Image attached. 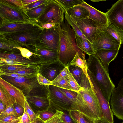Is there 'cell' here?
Here are the masks:
<instances>
[{"label":"cell","mask_w":123,"mask_h":123,"mask_svg":"<svg viewBox=\"0 0 123 123\" xmlns=\"http://www.w3.org/2000/svg\"><path fill=\"white\" fill-rule=\"evenodd\" d=\"M88 74L93 84L98 100L103 117L111 123H114L113 115L110 103L103 95L95 78L90 73Z\"/></svg>","instance_id":"obj_15"},{"label":"cell","mask_w":123,"mask_h":123,"mask_svg":"<svg viewBox=\"0 0 123 123\" xmlns=\"http://www.w3.org/2000/svg\"><path fill=\"white\" fill-rule=\"evenodd\" d=\"M20 117L13 115H9L4 117L0 118V121L8 123H19Z\"/></svg>","instance_id":"obj_42"},{"label":"cell","mask_w":123,"mask_h":123,"mask_svg":"<svg viewBox=\"0 0 123 123\" xmlns=\"http://www.w3.org/2000/svg\"><path fill=\"white\" fill-rule=\"evenodd\" d=\"M13 106L18 116L21 117L22 116L24 112L25 108L16 102L13 104Z\"/></svg>","instance_id":"obj_49"},{"label":"cell","mask_w":123,"mask_h":123,"mask_svg":"<svg viewBox=\"0 0 123 123\" xmlns=\"http://www.w3.org/2000/svg\"><path fill=\"white\" fill-rule=\"evenodd\" d=\"M7 2L14 6L23 8L24 5L21 0H5Z\"/></svg>","instance_id":"obj_53"},{"label":"cell","mask_w":123,"mask_h":123,"mask_svg":"<svg viewBox=\"0 0 123 123\" xmlns=\"http://www.w3.org/2000/svg\"><path fill=\"white\" fill-rule=\"evenodd\" d=\"M43 29L41 28L23 31L0 33V37L17 43L34 53L37 49L36 41Z\"/></svg>","instance_id":"obj_4"},{"label":"cell","mask_w":123,"mask_h":123,"mask_svg":"<svg viewBox=\"0 0 123 123\" xmlns=\"http://www.w3.org/2000/svg\"><path fill=\"white\" fill-rule=\"evenodd\" d=\"M37 49H43L59 52V34L56 24L49 29H43L36 43Z\"/></svg>","instance_id":"obj_8"},{"label":"cell","mask_w":123,"mask_h":123,"mask_svg":"<svg viewBox=\"0 0 123 123\" xmlns=\"http://www.w3.org/2000/svg\"><path fill=\"white\" fill-rule=\"evenodd\" d=\"M48 0L39 6L26 11V14L31 20L36 21L37 20L43 13L47 4ZM37 22V21H36Z\"/></svg>","instance_id":"obj_28"},{"label":"cell","mask_w":123,"mask_h":123,"mask_svg":"<svg viewBox=\"0 0 123 123\" xmlns=\"http://www.w3.org/2000/svg\"><path fill=\"white\" fill-rule=\"evenodd\" d=\"M60 36L58 59L66 67L70 65L77 52L81 50L77 47L75 32L67 20L56 24Z\"/></svg>","instance_id":"obj_1"},{"label":"cell","mask_w":123,"mask_h":123,"mask_svg":"<svg viewBox=\"0 0 123 123\" xmlns=\"http://www.w3.org/2000/svg\"><path fill=\"white\" fill-rule=\"evenodd\" d=\"M0 22L16 23L34 21L29 18L23 8L12 5L5 0H0Z\"/></svg>","instance_id":"obj_5"},{"label":"cell","mask_w":123,"mask_h":123,"mask_svg":"<svg viewBox=\"0 0 123 123\" xmlns=\"http://www.w3.org/2000/svg\"><path fill=\"white\" fill-rule=\"evenodd\" d=\"M29 123H44V122L38 117L36 119L33 120Z\"/></svg>","instance_id":"obj_58"},{"label":"cell","mask_w":123,"mask_h":123,"mask_svg":"<svg viewBox=\"0 0 123 123\" xmlns=\"http://www.w3.org/2000/svg\"><path fill=\"white\" fill-rule=\"evenodd\" d=\"M78 26L82 34L91 44L100 32L105 27L89 18L80 19L69 16Z\"/></svg>","instance_id":"obj_10"},{"label":"cell","mask_w":123,"mask_h":123,"mask_svg":"<svg viewBox=\"0 0 123 123\" xmlns=\"http://www.w3.org/2000/svg\"><path fill=\"white\" fill-rule=\"evenodd\" d=\"M6 108V106L1 101H0V113L4 111Z\"/></svg>","instance_id":"obj_57"},{"label":"cell","mask_w":123,"mask_h":123,"mask_svg":"<svg viewBox=\"0 0 123 123\" xmlns=\"http://www.w3.org/2000/svg\"><path fill=\"white\" fill-rule=\"evenodd\" d=\"M31 66L29 65H12L0 66V72H6L16 71Z\"/></svg>","instance_id":"obj_33"},{"label":"cell","mask_w":123,"mask_h":123,"mask_svg":"<svg viewBox=\"0 0 123 123\" xmlns=\"http://www.w3.org/2000/svg\"><path fill=\"white\" fill-rule=\"evenodd\" d=\"M68 70V67H66L62 71L58 76L52 82H54L57 81L61 79L68 76L67 71Z\"/></svg>","instance_id":"obj_52"},{"label":"cell","mask_w":123,"mask_h":123,"mask_svg":"<svg viewBox=\"0 0 123 123\" xmlns=\"http://www.w3.org/2000/svg\"><path fill=\"white\" fill-rule=\"evenodd\" d=\"M0 84L15 100L16 103L25 108L26 97L23 91L0 77Z\"/></svg>","instance_id":"obj_18"},{"label":"cell","mask_w":123,"mask_h":123,"mask_svg":"<svg viewBox=\"0 0 123 123\" xmlns=\"http://www.w3.org/2000/svg\"><path fill=\"white\" fill-rule=\"evenodd\" d=\"M32 74H20L13 73H5L0 72V75H4L14 77H25L31 76Z\"/></svg>","instance_id":"obj_50"},{"label":"cell","mask_w":123,"mask_h":123,"mask_svg":"<svg viewBox=\"0 0 123 123\" xmlns=\"http://www.w3.org/2000/svg\"><path fill=\"white\" fill-rule=\"evenodd\" d=\"M75 39L78 47L89 55L95 53L92 44L85 39L75 34Z\"/></svg>","instance_id":"obj_25"},{"label":"cell","mask_w":123,"mask_h":123,"mask_svg":"<svg viewBox=\"0 0 123 123\" xmlns=\"http://www.w3.org/2000/svg\"><path fill=\"white\" fill-rule=\"evenodd\" d=\"M69 115L77 123H94V122L84 114L77 110L68 111Z\"/></svg>","instance_id":"obj_27"},{"label":"cell","mask_w":123,"mask_h":123,"mask_svg":"<svg viewBox=\"0 0 123 123\" xmlns=\"http://www.w3.org/2000/svg\"><path fill=\"white\" fill-rule=\"evenodd\" d=\"M78 5L83 7L89 11L90 13L89 18L104 27H105L107 26L109 21L106 13L98 10L84 1L82 4Z\"/></svg>","instance_id":"obj_19"},{"label":"cell","mask_w":123,"mask_h":123,"mask_svg":"<svg viewBox=\"0 0 123 123\" xmlns=\"http://www.w3.org/2000/svg\"><path fill=\"white\" fill-rule=\"evenodd\" d=\"M47 0H38L27 5L24 6L23 9L26 11L36 7L46 2Z\"/></svg>","instance_id":"obj_47"},{"label":"cell","mask_w":123,"mask_h":123,"mask_svg":"<svg viewBox=\"0 0 123 123\" xmlns=\"http://www.w3.org/2000/svg\"><path fill=\"white\" fill-rule=\"evenodd\" d=\"M104 30L120 42L121 44L123 43V31L109 22Z\"/></svg>","instance_id":"obj_26"},{"label":"cell","mask_w":123,"mask_h":123,"mask_svg":"<svg viewBox=\"0 0 123 123\" xmlns=\"http://www.w3.org/2000/svg\"><path fill=\"white\" fill-rule=\"evenodd\" d=\"M66 67L59 60L50 63H40L38 73L52 82Z\"/></svg>","instance_id":"obj_14"},{"label":"cell","mask_w":123,"mask_h":123,"mask_svg":"<svg viewBox=\"0 0 123 123\" xmlns=\"http://www.w3.org/2000/svg\"><path fill=\"white\" fill-rule=\"evenodd\" d=\"M80 86L83 88L79 92L84 102V114L94 122L103 117V115L93 85L87 71L83 72Z\"/></svg>","instance_id":"obj_2"},{"label":"cell","mask_w":123,"mask_h":123,"mask_svg":"<svg viewBox=\"0 0 123 123\" xmlns=\"http://www.w3.org/2000/svg\"><path fill=\"white\" fill-rule=\"evenodd\" d=\"M0 77L21 90L25 97L35 92L41 85L38 83L37 74L25 77H14L4 75Z\"/></svg>","instance_id":"obj_9"},{"label":"cell","mask_w":123,"mask_h":123,"mask_svg":"<svg viewBox=\"0 0 123 123\" xmlns=\"http://www.w3.org/2000/svg\"><path fill=\"white\" fill-rule=\"evenodd\" d=\"M109 22L123 31V0H119L106 13Z\"/></svg>","instance_id":"obj_16"},{"label":"cell","mask_w":123,"mask_h":123,"mask_svg":"<svg viewBox=\"0 0 123 123\" xmlns=\"http://www.w3.org/2000/svg\"><path fill=\"white\" fill-rule=\"evenodd\" d=\"M9 115H13L18 117L14 108L13 105L6 107L3 112L0 113V118L5 117Z\"/></svg>","instance_id":"obj_43"},{"label":"cell","mask_w":123,"mask_h":123,"mask_svg":"<svg viewBox=\"0 0 123 123\" xmlns=\"http://www.w3.org/2000/svg\"><path fill=\"white\" fill-rule=\"evenodd\" d=\"M63 111L62 117L64 123H77L70 116L68 111Z\"/></svg>","instance_id":"obj_48"},{"label":"cell","mask_w":123,"mask_h":123,"mask_svg":"<svg viewBox=\"0 0 123 123\" xmlns=\"http://www.w3.org/2000/svg\"><path fill=\"white\" fill-rule=\"evenodd\" d=\"M51 85L63 89L71 90L67 76L61 79L57 82H52Z\"/></svg>","instance_id":"obj_38"},{"label":"cell","mask_w":123,"mask_h":123,"mask_svg":"<svg viewBox=\"0 0 123 123\" xmlns=\"http://www.w3.org/2000/svg\"><path fill=\"white\" fill-rule=\"evenodd\" d=\"M65 19L67 20L70 25L72 27L75 33L81 38L88 41L82 34L76 24L65 12Z\"/></svg>","instance_id":"obj_35"},{"label":"cell","mask_w":123,"mask_h":123,"mask_svg":"<svg viewBox=\"0 0 123 123\" xmlns=\"http://www.w3.org/2000/svg\"><path fill=\"white\" fill-rule=\"evenodd\" d=\"M69 15L84 19L88 18L90 16L89 11L85 7L78 5L75 6L65 11Z\"/></svg>","instance_id":"obj_24"},{"label":"cell","mask_w":123,"mask_h":123,"mask_svg":"<svg viewBox=\"0 0 123 123\" xmlns=\"http://www.w3.org/2000/svg\"><path fill=\"white\" fill-rule=\"evenodd\" d=\"M39 69V65L38 66H31L16 71L5 73H16L23 74H37V73H38Z\"/></svg>","instance_id":"obj_34"},{"label":"cell","mask_w":123,"mask_h":123,"mask_svg":"<svg viewBox=\"0 0 123 123\" xmlns=\"http://www.w3.org/2000/svg\"><path fill=\"white\" fill-rule=\"evenodd\" d=\"M0 58L10 59L19 62L32 66H38L40 63L37 60L23 57L21 54L0 51Z\"/></svg>","instance_id":"obj_22"},{"label":"cell","mask_w":123,"mask_h":123,"mask_svg":"<svg viewBox=\"0 0 123 123\" xmlns=\"http://www.w3.org/2000/svg\"><path fill=\"white\" fill-rule=\"evenodd\" d=\"M120 48L99 50L95 52L103 67L109 74V65L110 62L116 58Z\"/></svg>","instance_id":"obj_20"},{"label":"cell","mask_w":123,"mask_h":123,"mask_svg":"<svg viewBox=\"0 0 123 123\" xmlns=\"http://www.w3.org/2000/svg\"><path fill=\"white\" fill-rule=\"evenodd\" d=\"M37 78L39 84L42 86H46L51 85L52 82L43 76L39 73L37 74Z\"/></svg>","instance_id":"obj_46"},{"label":"cell","mask_w":123,"mask_h":123,"mask_svg":"<svg viewBox=\"0 0 123 123\" xmlns=\"http://www.w3.org/2000/svg\"><path fill=\"white\" fill-rule=\"evenodd\" d=\"M35 57L40 63L52 62L59 60L58 52L55 51L37 49L34 53Z\"/></svg>","instance_id":"obj_21"},{"label":"cell","mask_w":123,"mask_h":123,"mask_svg":"<svg viewBox=\"0 0 123 123\" xmlns=\"http://www.w3.org/2000/svg\"></svg>","instance_id":"obj_60"},{"label":"cell","mask_w":123,"mask_h":123,"mask_svg":"<svg viewBox=\"0 0 123 123\" xmlns=\"http://www.w3.org/2000/svg\"><path fill=\"white\" fill-rule=\"evenodd\" d=\"M122 123H123V122H122Z\"/></svg>","instance_id":"obj_62"},{"label":"cell","mask_w":123,"mask_h":123,"mask_svg":"<svg viewBox=\"0 0 123 123\" xmlns=\"http://www.w3.org/2000/svg\"><path fill=\"white\" fill-rule=\"evenodd\" d=\"M63 111L55 110V114L50 118L44 122V123H64L62 117Z\"/></svg>","instance_id":"obj_37"},{"label":"cell","mask_w":123,"mask_h":123,"mask_svg":"<svg viewBox=\"0 0 123 123\" xmlns=\"http://www.w3.org/2000/svg\"><path fill=\"white\" fill-rule=\"evenodd\" d=\"M16 47L20 50L21 55L25 58L29 59L34 55H36V54L26 48L21 47Z\"/></svg>","instance_id":"obj_44"},{"label":"cell","mask_w":123,"mask_h":123,"mask_svg":"<svg viewBox=\"0 0 123 123\" xmlns=\"http://www.w3.org/2000/svg\"><path fill=\"white\" fill-rule=\"evenodd\" d=\"M41 28L36 21L28 23L0 22V33L23 31Z\"/></svg>","instance_id":"obj_13"},{"label":"cell","mask_w":123,"mask_h":123,"mask_svg":"<svg viewBox=\"0 0 123 123\" xmlns=\"http://www.w3.org/2000/svg\"><path fill=\"white\" fill-rule=\"evenodd\" d=\"M0 101L6 105V107L13 105L16 102L15 99L0 84Z\"/></svg>","instance_id":"obj_29"},{"label":"cell","mask_w":123,"mask_h":123,"mask_svg":"<svg viewBox=\"0 0 123 123\" xmlns=\"http://www.w3.org/2000/svg\"><path fill=\"white\" fill-rule=\"evenodd\" d=\"M65 12L63 7L56 0H48L45 11L36 21L40 25L49 23L60 24L64 22Z\"/></svg>","instance_id":"obj_7"},{"label":"cell","mask_w":123,"mask_h":123,"mask_svg":"<svg viewBox=\"0 0 123 123\" xmlns=\"http://www.w3.org/2000/svg\"><path fill=\"white\" fill-rule=\"evenodd\" d=\"M67 78L72 90L79 92L80 91L83 89V88L81 87L78 84L69 71L68 69L67 71Z\"/></svg>","instance_id":"obj_36"},{"label":"cell","mask_w":123,"mask_h":123,"mask_svg":"<svg viewBox=\"0 0 123 123\" xmlns=\"http://www.w3.org/2000/svg\"><path fill=\"white\" fill-rule=\"evenodd\" d=\"M122 58H123V56L122 57Z\"/></svg>","instance_id":"obj_61"},{"label":"cell","mask_w":123,"mask_h":123,"mask_svg":"<svg viewBox=\"0 0 123 123\" xmlns=\"http://www.w3.org/2000/svg\"><path fill=\"white\" fill-rule=\"evenodd\" d=\"M63 7L65 11L67 9L77 5L83 3V0H56Z\"/></svg>","instance_id":"obj_32"},{"label":"cell","mask_w":123,"mask_h":123,"mask_svg":"<svg viewBox=\"0 0 123 123\" xmlns=\"http://www.w3.org/2000/svg\"><path fill=\"white\" fill-rule=\"evenodd\" d=\"M56 25L55 23H49L40 24L41 27L43 29H49L54 26Z\"/></svg>","instance_id":"obj_54"},{"label":"cell","mask_w":123,"mask_h":123,"mask_svg":"<svg viewBox=\"0 0 123 123\" xmlns=\"http://www.w3.org/2000/svg\"><path fill=\"white\" fill-rule=\"evenodd\" d=\"M94 123H111L103 117L94 121Z\"/></svg>","instance_id":"obj_55"},{"label":"cell","mask_w":123,"mask_h":123,"mask_svg":"<svg viewBox=\"0 0 123 123\" xmlns=\"http://www.w3.org/2000/svg\"><path fill=\"white\" fill-rule=\"evenodd\" d=\"M55 112L54 111L49 109L39 113L37 115L38 117L44 122L53 116Z\"/></svg>","instance_id":"obj_40"},{"label":"cell","mask_w":123,"mask_h":123,"mask_svg":"<svg viewBox=\"0 0 123 123\" xmlns=\"http://www.w3.org/2000/svg\"><path fill=\"white\" fill-rule=\"evenodd\" d=\"M46 87L49 102V109L62 111L76 110L74 103L66 96L59 87L51 85Z\"/></svg>","instance_id":"obj_6"},{"label":"cell","mask_w":123,"mask_h":123,"mask_svg":"<svg viewBox=\"0 0 123 123\" xmlns=\"http://www.w3.org/2000/svg\"><path fill=\"white\" fill-rule=\"evenodd\" d=\"M31 122L30 117L25 109L24 112L22 115L20 117L19 123H29Z\"/></svg>","instance_id":"obj_51"},{"label":"cell","mask_w":123,"mask_h":123,"mask_svg":"<svg viewBox=\"0 0 123 123\" xmlns=\"http://www.w3.org/2000/svg\"><path fill=\"white\" fill-rule=\"evenodd\" d=\"M60 88V89L69 99L75 103L77 99L78 92L72 90Z\"/></svg>","instance_id":"obj_39"},{"label":"cell","mask_w":123,"mask_h":123,"mask_svg":"<svg viewBox=\"0 0 123 123\" xmlns=\"http://www.w3.org/2000/svg\"><path fill=\"white\" fill-rule=\"evenodd\" d=\"M0 123H8L5 122H4L1 121H0Z\"/></svg>","instance_id":"obj_59"},{"label":"cell","mask_w":123,"mask_h":123,"mask_svg":"<svg viewBox=\"0 0 123 123\" xmlns=\"http://www.w3.org/2000/svg\"><path fill=\"white\" fill-rule=\"evenodd\" d=\"M70 65L79 67L83 70L87 69V62L85 55L82 50L77 52L74 58L71 62Z\"/></svg>","instance_id":"obj_30"},{"label":"cell","mask_w":123,"mask_h":123,"mask_svg":"<svg viewBox=\"0 0 123 123\" xmlns=\"http://www.w3.org/2000/svg\"><path fill=\"white\" fill-rule=\"evenodd\" d=\"M68 68L69 72L80 86L83 73V69L79 67L71 65L68 66Z\"/></svg>","instance_id":"obj_31"},{"label":"cell","mask_w":123,"mask_h":123,"mask_svg":"<svg viewBox=\"0 0 123 123\" xmlns=\"http://www.w3.org/2000/svg\"><path fill=\"white\" fill-rule=\"evenodd\" d=\"M87 70L93 76L105 98L110 100L112 91L115 86L95 53L90 55L87 60Z\"/></svg>","instance_id":"obj_3"},{"label":"cell","mask_w":123,"mask_h":123,"mask_svg":"<svg viewBox=\"0 0 123 123\" xmlns=\"http://www.w3.org/2000/svg\"><path fill=\"white\" fill-rule=\"evenodd\" d=\"M12 65H28L10 59L0 58V66Z\"/></svg>","instance_id":"obj_45"},{"label":"cell","mask_w":123,"mask_h":123,"mask_svg":"<svg viewBox=\"0 0 123 123\" xmlns=\"http://www.w3.org/2000/svg\"><path fill=\"white\" fill-rule=\"evenodd\" d=\"M25 97L30 106L37 115L49 109V102L47 96L31 95Z\"/></svg>","instance_id":"obj_17"},{"label":"cell","mask_w":123,"mask_h":123,"mask_svg":"<svg viewBox=\"0 0 123 123\" xmlns=\"http://www.w3.org/2000/svg\"><path fill=\"white\" fill-rule=\"evenodd\" d=\"M110 101L113 114L118 119L123 120V78L117 86L113 89Z\"/></svg>","instance_id":"obj_11"},{"label":"cell","mask_w":123,"mask_h":123,"mask_svg":"<svg viewBox=\"0 0 123 123\" xmlns=\"http://www.w3.org/2000/svg\"><path fill=\"white\" fill-rule=\"evenodd\" d=\"M38 0H21L24 6L27 5L33 2L37 1Z\"/></svg>","instance_id":"obj_56"},{"label":"cell","mask_w":123,"mask_h":123,"mask_svg":"<svg viewBox=\"0 0 123 123\" xmlns=\"http://www.w3.org/2000/svg\"><path fill=\"white\" fill-rule=\"evenodd\" d=\"M25 109L31 121L38 117L37 115L33 110L26 99L25 101Z\"/></svg>","instance_id":"obj_41"},{"label":"cell","mask_w":123,"mask_h":123,"mask_svg":"<svg viewBox=\"0 0 123 123\" xmlns=\"http://www.w3.org/2000/svg\"><path fill=\"white\" fill-rule=\"evenodd\" d=\"M104 29L92 44L94 52L99 50L120 48L121 45L120 43L106 33Z\"/></svg>","instance_id":"obj_12"},{"label":"cell","mask_w":123,"mask_h":123,"mask_svg":"<svg viewBox=\"0 0 123 123\" xmlns=\"http://www.w3.org/2000/svg\"><path fill=\"white\" fill-rule=\"evenodd\" d=\"M16 47H22L17 43L0 37V51L21 54Z\"/></svg>","instance_id":"obj_23"}]
</instances>
